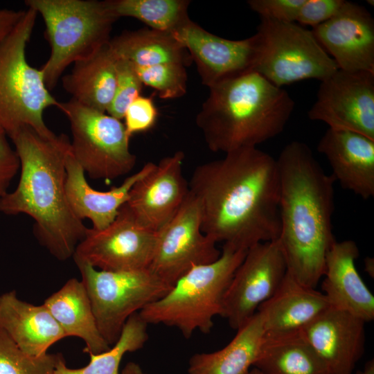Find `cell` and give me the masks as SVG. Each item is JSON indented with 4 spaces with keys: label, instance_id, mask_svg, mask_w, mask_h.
Segmentation results:
<instances>
[{
    "label": "cell",
    "instance_id": "cell-43",
    "mask_svg": "<svg viewBox=\"0 0 374 374\" xmlns=\"http://www.w3.org/2000/svg\"><path fill=\"white\" fill-rule=\"evenodd\" d=\"M366 2H368V4L373 6V1H366Z\"/></svg>",
    "mask_w": 374,
    "mask_h": 374
},
{
    "label": "cell",
    "instance_id": "cell-41",
    "mask_svg": "<svg viewBox=\"0 0 374 374\" xmlns=\"http://www.w3.org/2000/svg\"><path fill=\"white\" fill-rule=\"evenodd\" d=\"M355 374H374V361H368L362 371H358Z\"/></svg>",
    "mask_w": 374,
    "mask_h": 374
},
{
    "label": "cell",
    "instance_id": "cell-11",
    "mask_svg": "<svg viewBox=\"0 0 374 374\" xmlns=\"http://www.w3.org/2000/svg\"><path fill=\"white\" fill-rule=\"evenodd\" d=\"M158 231L141 224L125 204L115 220L101 230L88 229L73 258L104 271H124L148 268L157 245Z\"/></svg>",
    "mask_w": 374,
    "mask_h": 374
},
{
    "label": "cell",
    "instance_id": "cell-25",
    "mask_svg": "<svg viewBox=\"0 0 374 374\" xmlns=\"http://www.w3.org/2000/svg\"><path fill=\"white\" fill-rule=\"evenodd\" d=\"M253 366L262 374H330L301 329L265 332Z\"/></svg>",
    "mask_w": 374,
    "mask_h": 374
},
{
    "label": "cell",
    "instance_id": "cell-40",
    "mask_svg": "<svg viewBox=\"0 0 374 374\" xmlns=\"http://www.w3.org/2000/svg\"><path fill=\"white\" fill-rule=\"evenodd\" d=\"M364 269L365 271H366L371 277H373L374 274V262H373V258L367 257L364 259Z\"/></svg>",
    "mask_w": 374,
    "mask_h": 374
},
{
    "label": "cell",
    "instance_id": "cell-28",
    "mask_svg": "<svg viewBox=\"0 0 374 374\" xmlns=\"http://www.w3.org/2000/svg\"><path fill=\"white\" fill-rule=\"evenodd\" d=\"M115 55L136 67L166 63L189 65L193 61L187 49L171 33L153 29L125 31L110 39Z\"/></svg>",
    "mask_w": 374,
    "mask_h": 374
},
{
    "label": "cell",
    "instance_id": "cell-10",
    "mask_svg": "<svg viewBox=\"0 0 374 374\" xmlns=\"http://www.w3.org/2000/svg\"><path fill=\"white\" fill-rule=\"evenodd\" d=\"M57 108L70 123L71 152L89 177L110 180L131 172L136 157L121 121L72 98L59 102Z\"/></svg>",
    "mask_w": 374,
    "mask_h": 374
},
{
    "label": "cell",
    "instance_id": "cell-8",
    "mask_svg": "<svg viewBox=\"0 0 374 374\" xmlns=\"http://www.w3.org/2000/svg\"><path fill=\"white\" fill-rule=\"evenodd\" d=\"M256 34L253 71L278 87L310 78L322 81L339 69L312 30L295 22L261 19Z\"/></svg>",
    "mask_w": 374,
    "mask_h": 374
},
{
    "label": "cell",
    "instance_id": "cell-23",
    "mask_svg": "<svg viewBox=\"0 0 374 374\" xmlns=\"http://www.w3.org/2000/svg\"><path fill=\"white\" fill-rule=\"evenodd\" d=\"M325 294L304 285L287 271L274 294L258 310L264 317L265 332L301 329L330 307Z\"/></svg>",
    "mask_w": 374,
    "mask_h": 374
},
{
    "label": "cell",
    "instance_id": "cell-4",
    "mask_svg": "<svg viewBox=\"0 0 374 374\" xmlns=\"http://www.w3.org/2000/svg\"><path fill=\"white\" fill-rule=\"evenodd\" d=\"M294 109L285 89L251 71L209 87L195 121L208 149L226 154L276 136Z\"/></svg>",
    "mask_w": 374,
    "mask_h": 374
},
{
    "label": "cell",
    "instance_id": "cell-18",
    "mask_svg": "<svg viewBox=\"0 0 374 374\" xmlns=\"http://www.w3.org/2000/svg\"><path fill=\"white\" fill-rule=\"evenodd\" d=\"M365 323L330 306L301 330L330 374H353L364 351Z\"/></svg>",
    "mask_w": 374,
    "mask_h": 374
},
{
    "label": "cell",
    "instance_id": "cell-33",
    "mask_svg": "<svg viewBox=\"0 0 374 374\" xmlns=\"http://www.w3.org/2000/svg\"><path fill=\"white\" fill-rule=\"evenodd\" d=\"M116 71L114 96L107 113L121 121L127 107L140 96L143 84L136 67L127 60L116 57Z\"/></svg>",
    "mask_w": 374,
    "mask_h": 374
},
{
    "label": "cell",
    "instance_id": "cell-3",
    "mask_svg": "<svg viewBox=\"0 0 374 374\" xmlns=\"http://www.w3.org/2000/svg\"><path fill=\"white\" fill-rule=\"evenodd\" d=\"M20 163V179L14 191L0 197V212L26 214L35 221L39 242L59 260L73 257L89 228L73 213L65 182L66 157L71 149L65 134L45 137L30 127L10 136Z\"/></svg>",
    "mask_w": 374,
    "mask_h": 374
},
{
    "label": "cell",
    "instance_id": "cell-36",
    "mask_svg": "<svg viewBox=\"0 0 374 374\" xmlns=\"http://www.w3.org/2000/svg\"><path fill=\"white\" fill-rule=\"evenodd\" d=\"M345 0H305L296 21L312 28L332 18L341 8Z\"/></svg>",
    "mask_w": 374,
    "mask_h": 374
},
{
    "label": "cell",
    "instance_id": "cell-34",
    "mask_svg": "<svg viewBox=\"0 0 374 374\" xmlns=\"http://www.w3.org/2000/svg\"><path fill=\"white\" fill-rule=\"evenodd\" d=\"M157 115L152 97L138 96L127 107L124 115L127 135L131 137L134 134L150 130L156 123Z\"/></svg>",
    "mask_w": 374,
    "mask_h": 374
},
{
    "label": "cell",
    "instance_id": "cell-14",
    "mask_svg": "<svg viewBox=\"0 0 374 374\" xmlns=\"http://www.w3.org/2000/svg\"><path fill=\"white\" fill-rule=\"evenodd\" d=\"M310 120L374 139V72L338 69L321 81Z\"/></svg>",
    "mask_w": 374,
    "mask_h": 374
},
{
    "label": "cell",
    "instance_id": "cell-15",
    "mask_svg": "<svg viewBox=\"0 0 374 374\" xmlns=\"http://www.w3.org/2000/svg\"><path fill=\"white\" fill-rule=\"evenodd\" d=\"M172 35L187 49L202 84L208 88L253 71L258 46L256 34L241 40L224 39L189 19Z\"/></svg>",
    "mask_w": 374,
    "mask_h": 374
},
{
    "label": "cell",
    "instance_id": "cell-26",
    "mask_svg": "<svg viewBox=\"0 0 374 374\" xmlns=\"http://www.w3.org/2000/svg\"><path fill=\"white\" fill-rule=\"evenodd\" d=\"M265 333L263 315L257 311L224 348L193 355L189 360L188 374H248Z\"/></svg>",
    "mask_w": 374,
    "mask_h": 374
},
{
    "label": "cell",
    "instance_id": "cell-5",
    "mask_svg": "<svg viewBox=\"0 0 374 374\" xmlns=\"http://www.w3.org/2000/svg\"><path fill=\"white\" fill-rule=\"evenodd\" d=\"M247 250L224 244L215 261L190 269L161 299L139 314L148 324L177 328L190 338L196 330L209 333L213 318L222 316L225 293Z\"/></svg>",
    "mask_w": 374,
    "mask_h": 374
},
{
    "label": "cell",
    "instance_id": "cell-7",
    "mask_svg": "<svg viewBox=\"0 0 374 374\" xmlns=\"http://www.w3.org/2000/svg\"><path fill=\"white\" fill-rule=\"evenodd\" d=\"M37 12L27 7L22 18L0 44V128L10 136L30 127L45 137L55 135L46 125L44 111L59 102L51 94L42 72L26 60V47Z\"/></svg>",
    "mask_w": 374,
    "mask_h": 374
},
{
    "label": "cell",
    "instance_id": "cell-42",
    "mask_svg": "<svg viewBox=\"0 0 374 374\" xmlns=\"http://www.w3.org/2000/svg\"><path fill=\"white\" fill-rule=\"evenodd\" d=\"M248 374H262L259 370L256 368H252L249 371Z\"/></svg>",
    "mask_w": 374,
    "mask_h": 374
},
{
    "label": "cell",
    "instance_id": "cell-39",
    "mask_svg": "<svg viewBox=\"0 0 374 374\" xmlns=\"http://www.w3.org/2000/svg\"><path fill=\"white\" fill-rule=\"evenodd\" d=\"M119 374H146L141 366L133 362H128Z\"/></svg>",
    "mask_w": 374,
    "mask_h": 374
},
{
    "label": "cell",
    "instance_id": "cell-32",
    "mask_svg": "<svg viewBox=\"0 0 374 374\" xmlns=\"http://www.w3.org/2000/svg\"><path fill=\"white\" fill-rule=\"evenodd\" d=\"M136 70L143 84L154 89L162 99L178 98L186 93L188 75L182 64H160Z\"/></svg>",
    "mask_w": 374,
    "mask_h": 374
},
{
    "label": "cell",
    "instance_id": "cell-16",
    "mask_svg": "<svg viewBox=\"0 0 374 374\" xmlns=\"http://www.w3.org/2000/svg\"><path fill=\"white\" fill-rule=\"evenodd\" d=\"M184 153L163 157L131 188L125 204L145 227L158 231L177 213L190 190L183 172Z\"/></svg>",
    "mask_w": 374,
    "mask_h": 374
},
{
    "label": "cell",
    "instance_id": "cell-20",
    "mask_svg": "<svg viewBox=\"0 0 374 374\" xmlns=\"http://www.w3.org/2000/svg\"><path fill=\"white\" fill-rule=\"evenodd\" d=\"M359 255L354 241L335 240L326 256L321 289L332 307L366 323L374 319V296L357 270Z\"/></svg>",
    "mask_w": 374,
    "mask_h": 374
},
{
    "label": "cell",
    "instance_id": "cell-38",
    "mask_svg": "<svg viewBox=\"0 0 374 374\" xmlns=\"http://www.w3.org/2000/svg\"><path fill=\"white\" fill-rule=\"evenodd\" d=\"M25 12L23 10H14L0 8V44L12 32Z\"/></svg>",
    "mask_w": 374,
    "mask_h": 374
},
{
    "label": "cell",
    "instance_id": "cell-35",
    "mask_svg": "<svg viewBox=\"0 0 374 374\" xmlns=\"http://www.w3.org/2000/svg\"><path fill=\"white\" fill-rule=\"evenodd\" d=\"M305 0H249L247 4L264 19L292 23Z\"/></svg>",
    "mask_w": 374,
    "mask_h": 374
},
{
    "label": "cell",
    "instance_id": "cell-19",
    "mask_svg": "<svg viewBox=\"0 0 374 374\" xmlns=\"http://www.w3.org/2000/svg\"><path fill=\"white\" fill-rule=\"evenodd\" d=\"M317 149L328 159L335 181L364 199L374 196V139L328 128Z\"/></svg>",
    "mask_w": 374,
    "mask_h": 374
},
{
    "label": "cell",
    "instance_id": "cell-17",
    "mask_svg": "<svg viewBox=\"0 0 374 374\" xmlns=\"http://www.w3.org/2000/svg\"><path fill=\"white\" fill-rule=\"evenodd\" d=\"M312 32L339 69L374 72V20L364 7L344 1L332 18Z\"/></svg>",
    "mask_w": 374,
    "mask_h": 374
},
{
    "label": "cell",
    "instance_id": "cell-44",
    "mask_svg": "<svg viewBox=\"0 0 374 374\" xmlns=\"http://www.w3.org/2000/svg\"></svg>",
    "mask_w": 374,
    "mask_h": 374
},
{
    "label": "cell",
    "instance_id": "cell-9",
    "mask_svg": "<svg viewBox=\"0 0 374 374\" xmlns=\"http://www.w3.org/2000/svg\"><path fill=\"white\" fill-rule=\"evenodd\" d=\"M76 265L98 330L111 346L117 341L132 315L163 297L172 287L148 268L111 271L85 263Z\"/></svg>",
    "mask_w": 374,
    "mask_h": 374
},
{
    "label": "cell",
    "instance_id": "cell-12",
    "mask_svg": "<svg viewBox=\"0 0 374 374\" xmlns=\"http://www.w3.org/2000/svg\"><path fill=\"white\" fill-rule=\"evenodd\" d=\"M216 244L203 233L199 203L189 192L175 215L158 231L155 251L148 269L173 286L193 267L216 260L221 254Z\"/></svg>",
    "mask_w": 374,
    "mask_h": 374
},
{
    "label": "cell",
    "instance_id": "cell-13",
    "mask_svg": "<svg viewBox=\"0 0 374 374\" xmlns=\"http://www.w3.org/2000/svg\"><path fill=\"white\" fill-rule=\"evenodd\" d=\"M287 272L278 240L260 242L247 250L225 293L222 317L238 330L276 291Z\"/></svg>",
    "mask_w": 374,
    "mask_h": 374
},
{
    "label": "cell",
    "instance_id": "cell-24",
    "mask_svg": "<svg viewBox=\"0 0 374 374\" xmlns=\"http://www.w3.org/2000/svg\"><path fill=\"white\" fill-rule=\"evenodd\" d=\"M58 323L66 337L82 339L89 355H96L111 348L100 335L87 290L75 278L68 280L43 303Z\"/></svg>",
    "mask_w": 374,
    "mask_h": 374
},
{
    "label": "cell",
    "instance_id": "cell-6",
    "mask_svg": "<svg viewBox=\"0 0 374 374\" xmlns=\"http://www.w3.org/2000/svg\"><path fill=\"white\" fill-rule=\"evenodd\" d=\"M25 4L45 24L51 54L40 70L48 90L70 64L90 58L109 42L118 19L106 1L26 0Z\"/></svg>",
    "mask_w": 374,
    "mask_h": 374
},
{
    "label": "cell",
    "instance_id": "cell-31",
    "mask_svg": "<svg viewBox=\"0 0 374 374\" xmlns=\"http://www.w3.org/2000/svg\"><path fill=\"white\" fill-rule=\"evenodd\" d=\"M61 353L33 356L22 351L0 328V374H54Z\"/></svg>",
    "mask_w": 374,
    "mask_h": 374
},
{
    "label": "cell",
    "instance_id": "cell-22",
    "mask_svg": "<svg viewBox=\"0 0 374 374\" xmlns=\"http://www.w3.org/2000/svg\"><path fill=\"white\" fill-rule=\"evenodd\" d=\"M0 328L24 353L41 356L66 335L44 305L17 297L15 290L0 295Z\"/></svg>",
    "mask_w": 374,
    "mask_h": 374
},
{
    "label": "cell",
    "instance_id": "cell-2",
    "mask_svg": "<svg viewBox=\"0 0 374 374\" xmlns=\"http://www.w3.org/2000/svg\"><path fill=\"white\" fill-rule=\"evenodd\" d=\"M279 175L280 232L278 240L287 271L315 288L323 276L332 233L336 181L303 142L294 141L276 159Z\"/></svg>",
    "mask_w": 374,
    "mask_h": 374
},
{
    "label": "cell",
    "instance_id": "cell-29",
    "mask_svg": "<svg viewBox=\"0 0 374 374\" xmlns=\"http://www.w3.org/2000/svg\"><path fill=\"white\" fill-rule=\"evenodd\" d=\"M148 325L139 312L134 314L127 319L117 341L109 350L90 354L89 363L80 368L67 367L63 357L57 364L54 374H119L125 354L142 348L148 341Z\"/></svg>",
    "mask_w": 374,
    "mask_h": 374
},
{
    "label": "cell",
    "instance_id": "cell-30",
    "mask_svg": "<svg viewBox=\"0 0 374 374\" xmlns=\"http://www.w3.org/2000/svg\"><path fill=\"white\" fill-rule=\"evenodd\" d=\"M107 4L119 19L136 18L151 29L174 33L189 19L190 1L186 0H106Z\"/></svg>",
    "mask_w": 374,
    "mask_h": 374
},
{
    "label": "cell",
    "instance_id": "cell-27",
    "mask_svg": "<svg viewBox=\"0 0 374 374\" xmlns=\"http://www.w3.org/2000/svg\"><path fill=\"white\" fill-rule=\"evenodd\" d=\"M109 43L90 58L75 62L71 73L62 77L63 88L72 99L105 113L114 98L116 82V56Z\"/></svg>",
    "mask_w": 374,
    "mask_h": 374
},
{
    "label": "cell",
    "instance_id": "cell-21",
    "mask_svg": "<svg viewBox=\"0 0 374 374\" xmlns=\"http://www.w3.org/2000/svg\"><path fill=\"white\" fill-rule=\"evenodd\" d=\"M65 166V190L71 209L78 219H89L92 229L101 230L115 220L120 208L127 202L134 184L149 173L155 163H146L121 185L107 191L96 190L89 186L84 170L73 157L71 149L66 157Z\"/></svg>",
    "mask_w": 374,
    "mask_h": 374
},
{
    "label": "cell",
    "instance_id": "cell-1",
    "mask_svg": "<svg viewBox=\"0 0 374 374\" xmlns=\"http://www.w3.org/2000/svg\"><path fill=\"white\" fill-rule=\"evenodd\" d=\"M198 200L202 230L215 241L248 250L280 232L276 159L256 147L240 148L197 166L188 183Z\"/></svg>",
    "mask_w": 374,
    "mask_h": 374
},
{
    "label": "cell",
    "instance_id": "cell-37",
    "mask_svg": "<svg viewBox=\"0 0 374 374\" xmlns=\"http://www.w3.org/2000/svg\"><path fill=\"white\" fill-rule=\"evenodd\" d=\"M7 136L0 128V197L8 193L11 181L20 168L17 154L10 146Z\"/></svg>",
    "mask_w": 374,
    "mask_h": 374
}]
</instances>
